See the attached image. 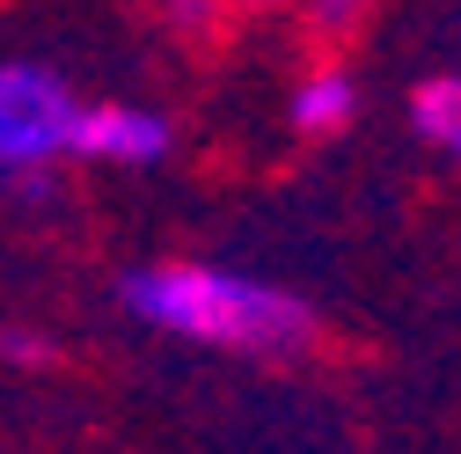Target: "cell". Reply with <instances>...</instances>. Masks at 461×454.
<instances>
[{
	"label": "cell",
	"mask_w": 461,
	"mask_h": 454,
	"mask_svg": "<svg viewBox=\"0 0 461 454\" xmlns=\"http://www.w3.org/2000/svg\"><path fill=\"white\" fill-rule=\"evenodd\" d=\"M118 301L140 322L184 337V345L257 352V359H285V352H301L308 337L322 330L301 294L271 286V278H249V271H227V264H191V257L125 271Z\"/></svg>",
	"instance_id": "obj_1"
},
{
	"label": "cell",
	"mask_w": 461,
	"mask_h": 454,
	"mask_svg": "<svg viewBox=\"0 0 461 454\" xmlns=\"http://www.w3.org/2000/svg\"><path fill=\"white\" fill-rule=\"evenodd\" d=\"M74 125H81V95L30 59L0 67V177H44L74 154Z\"/></svg>",
	"instance_id": "obj_2"
},
{
	"label": "cell",
	"mask_w": 461,
	"mask_h": 454,
	"mask_svg": "<svg viewBox=\"0 0 461 454\" xmlns=\"http://www.w3.org/2000/svg\"><path fill=\"white\" fill-rule=\"evenodd\" d=\"M168 140H176L168 118L147 103H81V125H74V154L103 168H154Z\"/></svg>",
	"instance_id": "obj_3"
},
{
	"label": "cell",
	"mask_w": 461,
	"mask_h": 454,
	"mask_svg": "<svg viewBox=\"0 0 461 454\" xmlns=\"http://www.w3.org/2000/svg\"><path fill=\"white\" fill-rule=\"evenodd\" d=\"M359 118V81L344 74V67H315L301 88H294V132L308 140H330Z\"/></svg>",
	"instance_id": "obj_4"
},
{
	"label": "cell",
	"mask_w": 461,
	"mask_h": 454,
	"mask_svg": "<svg viewBox=\"0 0 461 454\" xmlns=\"http://www.w3.org/2000/svg\"><path fill=\"white\" fill-rule=\"evenodd\" d=\"M411 125H418L447 161H461V74H432V81L411 88Z\"/></svg>",
	"instance_id": "obj_5"
},
{
	"label": "cell",
	"mask_w": 461,
	"mask_h": 454,
	"mask_svg": "<svg viewBox=\"0 0 461 454\" xmlns=\"http://www.w3.org/2000/svg\"><path fill=\"white\" fill-rule=\"evenodd\" d=\"M308 8H315V23L344 30V23H359V15H366V0H308Z\"/></svg>",
	"instance_id": "obj_6"
},
{
	"label": "cell",
	"mask_w": 461,
	"mask_h": 454,
	"mask_svg": "<svg viewBox=\"0 0 461 454\" xmlns=\"http://www.w3.org/2000/svg\"><path fill=\"white\" fill-rule=\"evenodd\" d=\"M0 359H44V337H30V330H0Z\"/></svg>",
	"instance_id": "obj_7"
},
{
	"label": "cell",
	"mask_w": 461,
	"mask_h": 454,
	"mask_svg": "<svg viewBox=\"0 0 461 454\" xmlns=\"http://www.w3.org/2000/svg\"><path fill=\"white\" fill-rule=\"evenodd\" d=\"M191 8H205V0H191ZM257 8H264V0H257Z\"/></svg>",
	"instance_id": "obj_8"
}]
</instances>
